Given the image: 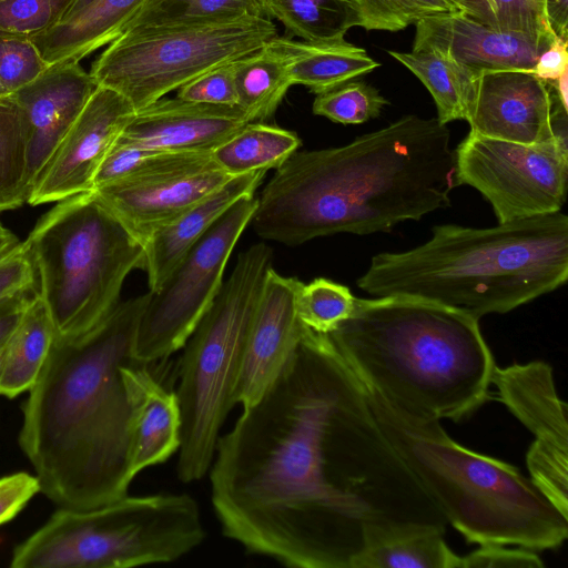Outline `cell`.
Listing matches in <instances>:
<instances>
[{
	"instance_id": "4dcf8cb0",
	"label": "cell",
	"mask_w": 568,
	"mask_h": 568,
	"mask_svg": "<svg viewBox=\"0 0 568 568\" xmlns=\"http://www.w3.org/2000/svg\"><path fill=\"white\" fill-rule=\"evenodd\" d=\"M245 16H264L260 0H145L125 24L122 33L130 30L196 24Z\"/></svg>"
},
{
	"instance_id": "7bdbcfd3",
	"label": "cell",
	"mask_w": 568,
	"mask_h": 568,
	"mask_svg": "<svg viewBox=\"0 0 568 568\" xmlns=\"http://www.w3.org/2000/svg\"><path fill=\"white\" fill-rule=\"evenodd\" d=\"M40 491L37 476L16 473L0 478V525L11 520Z\"/></svg>"
},
{
	"instance_id": "8fae6325",
	"label": "cell",
	"mask_w": 568,
	"mask_h": 568,
	"mask_svg": "<svg viewBox=\"0 0 568 568\" xmlns=\"http://www.w3.org/2000/svg\"><path fill=\"white\" fill-rule=\"evenodd\" d=\"M256 204L254 195L236 201L186 252L161 286L149 291L133 342L135 361H164L184 347L217 295L230 255Z\"/></svg>"
},
{
	"instance_id": "4fadbf2b",
	"label": "cell",
	"mask_w": 568,
	"mask_h": 568,
	"mask_svg": "<svg viewBox=\"0 0 568 568\" xmlns=\"http://www.w3.org/2000/svg\"><path fill=\"white\" fill-rule=\"evenodd\" d=\"M497 399L535 436L526 464L530 479L568 516L567 404L557 394L552 367L544 361L495 366Z\"/></svg>"
},
{
	"instance_id": "f546056e",
	"label": "cell",
	"mask_w": 568,
	"mask_h": 568,
	"mask_svg": "<svg viewBox=\"0 0 568 568\" xmlns=\"http://www.w3.org/2000/svg\"><path fill=\"white\" fill-rule=\"evenodd\" d=\"M268 19L280 21L293 36L307 42L345 40L358 27L354 0H260Z\"/></svg>"
},
{
	"instance_id": "ba28073f",
	"label": "cell",
	"mask_w": 568,
	"mask_h": 568,
	"mask_svg": "<svg viewBox=\"0 0 568 568\" xmlns=\"http://www.w3.org/2000/svg\"><path fill=\"white\" fill-rule=\"evenodd\" d=\"M271 266L272 248L264 243L241 252L184 345L175 390L181 417L176 473L182 483L202 479L211 468L220 430L235 405L245 343Z\"/></svg>"
},
{
	"instance_id": "ab89813d",
	"label": "cell",
	"mask_w": 568,
	"mask_h": 568,
	"mask_svg": "<svg viewBox=\"0 0 568 568\" xmlns=\"http://www.w3.org/2000/svg\"><path fill=\"white\" fill-rule=\"evenodd\" d=\"M234 62L211 69L186 82L178 89L176 98L190 102L237 106Z\"/></svg>"
},
{
	"instance_id": "277c9868",
	"label": "cell",
	"mask_w": 568,
	"mask_h": 568,
	"mask_svg": "<svg viewBox=\"0 0 568 568\" xmlns=\"http://www.w3.org/2000/svg\"><path fill=\"white\" fill-rule=\"evenodd\" d=\"M327 336L365 387L408 412L459 420L489 399L496 364L467 312L407 295L356 298Z\"/></svg>"
},
{
	"instance_id": "f907efd6",
	"label": "cell",
	"mask_w": 568,
	"mask_h": 568,
	"mask_svg": "<svg viewBox=\"0 0 568 568\" xmlns=\"http://www.w3.org/2000/svg\"><path fill=\"white\" fill-rule=\"evenodd\" d=\"M6 95H9V94L7 93V91L4 90V88L0 81V97H6Z\"/></svg>"
},
{
	"instance_id": "e0dca14e",
	"label": "cell",
	"mask_w": 568,
	"mask_h": 568,
	"mask_svg": "<svg viewBox=\"0 0 568 568\" xmlns=\"http://www.w3.org/2000/svg\"><path fill=\"white\" fill-rule=\"evenodd\" d=\"M300 282L272 266L267 271L234 389V402L243 408L254 404L274 383L306 329L295 306Z\"/></svg>"
},
{
	"instance_id": "d4e9b609",
	"label": "cell",
	"mask_w": 568,
	"mask_h": 568,
	"mask_svg": "<svg viewBox=\"0 0 568 568\" xmlns=\"http://www.w3.org/2000/svg\"><path fill=\"white\" fill-rule=\"evenodd\" d=\"M55 337L49 311L36 293L0 354V395L13 398L31 389Z\"/></svg>"
},
{
	"instance_id": "30bf717a",
	"label": "cell",
	"mask_w": 568,
	"mask_h": 568,
	"mask_svg": "<svg viewBox=\"0 0 568 568\" xmlns=\"http://www.w3.org/2000/svg\"><path fill=\"white\" fill-rule=\"evenodd\" d=\"M276 36L273 20L264 16L130 30L106 45L89 72L98 85L119 92L138 111Z\"/></svg>"
},
{
	"instance_id": "484cf974",
	"label": "cell",
	"mask_w": 568,
	"mask_h": 568,
	"mask_svg": "<svg viewBox=\"0 0 568 568\" xmlns=\"http://www.w3.org/2000/svg\"><path fill=\"white\" fill-rule=\"evenodd\" d=\"M445 529L410 525L367 538L351 568H458L459 557L446 544Z\"/></svg>"
},
{
	"instance_id": "3957f363",
	"label": "cell",
	"mask_w": 568,
	"mask_h": 568,
	"mask_svg": "<svg viewBox=\"0 0 568 568\" xmlns=\"http://www.w3.org/2000/svg\"><path fill=\"white\" fill-rule=\"evenodd\" d=\"M149 292L119 303L95 327L55 338L23 405L19 444L40 491L59 507L91 509L128 495L131 400L124 366Z\"/></svg>"
},
{
	"instance_id": "74e56055",
	"label": "cell",
	"mask_w": 568,
	"mask_h": 568,
	"mask_svg": "<svg viewBox=\"0 0 568 568\" xmlns=\"http://www.w3.org/2000/svg\"><path fill=\"white\" fill-rule=\"evenodd\" d=\"M74 0H0V33L33 38L57 24Z\"/></svg>"
},
{
	"instance_id": "6da1fadb",
	"label": "cell",
	"mask_w": 568,
	"mask_h": 568,
	"mask_svg": "<svg viewBox=\"0 0 568 568\" xmlns=\"http://www.w3.org/2000/svg\"><path fill=\"white\" fill-rule=\"evenodd\" d=\"M223 535L296 568H351L366 539L447 521L379 427L327 334L306 327L210 468Z\"/></svg>"
},
{
	"instance_id": "d590c367",
	"label": "cell",
	"mask_w": 568,
	"mask_h": 568,
	"mask_svg": "<svg viewBox=\"0 0 568 568\" xmlns=\"http://www.w3.org/2000/svg\"><path fill=\"white\" fill-rule=\"evenodd\" d=\"M389 102L379 91L363 82L347 81L316 94L313 113L342 124H359L377 118Z\"/></svg>"
},
{
	"instance_id": "ffe728a7",
	"label": "cell",
	"mask_w": 568,
	"mask_h": 568,
	"mask_svg": "<svg viewBox=\"0 0 568 568\" xmlns=\"http://www.w3.org/2000/svg\"><path fill=\"white\" fill-rule=\"evenodd\" d=\"M248 122L239 106L161 98L135 111L115 143L161 151L211 152Z\"/></svg>"
},
{
	"instance_id": "4316f807",
	"label": "cell",
	"mask_w": 568,
	"mask_h": 568,
	"mask_svg": "<svg viewBox=\"0 0 568 568\" xmlns=\"http://www.w3.org/2000/svg\"><path fill=\"white\" fill-rule=\"evenodd\" d=\"M277 37L234 62L237 106L250 122L271 118L292 87L287 58Z\"/></svg>"
},
{
	"instance_id": "b9f144b4",
	"label": "cell",
	"mask_w": 568,
	"mask_h": 568,
	"mask_svg": "<svg viewBox=\"0 0 568 568\" xmlns=\"http://www.w3.org/2000/svg\"><path fill=\"white\" fill-rule=\"evenodd\" d=\"M36 266L24 242L0 257V303L17 295L32 293Z\"/></svg>"
},
{
	"instance_id": "f1b7e54d",
	"label": "cell",
	"mask_w": 568,
	"mask_h": 568,
	"mask_svg": "<svg viewBox=\"0 0 568 568\" xmlns=\"http://www.w3.org/2000/svg\"><path fill=\"white\" fill-rule=\"evenodd\" d=\"M388 53L414 73L429 91L440 123L467 121L477 77L434 51Z\"/></svg>"
},
{
	"instance_id": "9c48e42d",
	"label": "cell",
	"mask_w": 568,
	"mask_h": 568,
	"mask_svg": "<svg viewBox=\"0 0 568 568\" xmlns=\"http://www.w3.org/2000/svg\"><path fill=\"white\" fill-rule=\"evenodd\" d=\"M205 537L189 494L124 496L91 509L60 507L12 554L13 568H128L174 561Z\"/></svg>"
},
{
	"instance_id": "d6a6232c",
	"label": "cell",
	"mask_w": 568,
	"mask_h": 568,
	"mask_svg": "<svg viewBox=\"0 0 568 568\" xmlns=\"http://www.w3.org/2000/svg\"><path fill=\"white\" fill-rule=\"evenodd\" d=\"M211 160V152L150 150L114 142L95 175L94 190L115 181L145 179L197 166Z\"/></svg>"
},
{
	"instance_id": "bcb514c9",
	"label": "cell",
	"mask_w": 568,
	"mask_h": 568,
	"mask_svg": "<svg viewBox=\"0 0 568 568\" xmlns=\"http://www.w3.org/2000/svg\"><path fill=\"white\" fill-rule=\"evenodd\" d=\"M545 16L555 37L568 39V0H545Z\"/></svg>"
},
{
	"instance_id": "836d02e7",
	"label": "cell",
	"mask_w": 568,
	"mask_h": 568,
	"mask_svg": "<svg viewBox=\"0 0 568 568\" xmlns=\"http://www.w3.org/2000/svg\"><path fill=\"white\" fill-rule=\"evenodd\" d=\"M459 11L498 31L527 34L550 44L556 38L545 16V0H452Z\"/></svg>"
},
{
	"instance_id": "1f68e13d",
	"label": "cell",
	"mask_w": 568,
	"mask_h": 568,
	"mask_svg": "<svg viewBox=\"0 0 568 568\" xmlns=\"http://www.w3.org/2000/svg\"><path fill=\"white\" fill-rule=\"evenodd\" d=\"M27 129L11 94L0 97V212L28 203Z\"/></svg>"
},
{
	"instance_id": "9a60e30c",
	"label": "cell",
	"mask_w": 568,
	"mask_h": 568,
	"mask_svg": "<svg viewBox=\"0 0 568 568\" xmlns=\"http://www.w3.org/2000/svg\"><path fill=\"white\" fill-rule=\"evenodd\" d=\"M134 113L122 94L98 85L37 179L28 203L59 202L93 192L102 162Z\"/></svg>"
},
{
	"instance_id": "52a82bcc",
	"label": "cell",
	"mask_w": 568,
	"mask_h": 568,
	"mask_svg": "<svg viewBox=\"0 0 568 568\" xmlns=\"http://www.w3.org/2000/svg\"><path fill=\"white\" fill-rule=\"evenodd\" d=\"M24 243L40 280L38 294L60 339L100 324L119 304L128 274L142 268L144 256V247L94 192L59 201Z\"/></svg>"
},
{
	"instance_id": "83f0119b",
	"label": "cell",
	"mask_w": 568,
	"mask_h": 568,
	"mask_svg": "<svg viewBox=\"0 0 568 568\" xmlns=\"http://www.w3.org/2000/svg\"><path fill=\"white\" fill-rule=\"evenodd\" d=\"M302 142L296 133L248 122L211 151V159L225 173L237 176L254 171L277 169Z\"/></svg>"
},
{
	"instance_id": "5b68a950",
	"label": "cell",
	"mask_w": 568,
	"mask_h": 568,
	"mask_svg": "<svg viewBox=\"0 0 568 568\" xmlns=\"http://www.w3.org/2000/svg\"><path fill=\"white\" fill-rule=\"evenodd\" d=\"M567 277L568 217L555 212L488 229L436 225L415 248L374 255L356 283L374 297L414 296L480 318L552 292Z\"/></svg>"
},
{
	"instance_id": "8992f818",
	"label": "cell",
	"mask_w": 568,
	"mask_h": 568,
	"mask_svg": "<svg viewBox=\"0 0 568 568\" xmlns=\"http://www.w3.org/2000/svg\"><path fill=\"white\" fill-rule=\"evenodd\" d=\"M365 389L388 442L447 524L468 542L535 551L562 545L568 516L517 467L463 447L448 436L439 419L403 409Z\"/></svg>"
},
{
	"instance_id": "2e32d148",
	"label": "cell",
	"mask_w": 568,
	"mask_h": 568,
	"mask_svg": "<svg viewBox=\"0 0 568 568\" xmlns=\"http://www.w3.org/2000/svg\"><path fill=\"white\" fill-rule=\"evenodd\" d=\"M231 178L207 163L145 179H124L93 192L144 247L150 239Z\"/></svg>"
},
{
	"instance_id": "7a4b0ae2",
	"label": "cell",
	"mask_w": 568,
	"mask_h": 568,
	"mask_svg": "<svg viewBox=\"0 0 568 568\" xmlns=\"http://www.w3.org/2000/svg\"><path fill=\"white\" fill-rule=\"evenodd\" d=\"M455 165L447 124L404 115L346 145L292 153L256 197L250 223L286 245L389 232L450 205Z\"/></svg>"
},
{
	"instance_id": "e575fe53",
	"label": "cell",
	"mask_w": 568,
	"mask_h": 568,
	"mask_svg": "<svg viewBox=\"0 0 568 568\" xmlns=\"http://www.w3.org/2000/svg\"><path fill=\"white\" fill-rule=\"evenodd\" d=\"M356 298L347 286L324 277L308 284L300 282L295 298L296 313L310 329L328 334L352 314Z\"/></svg>"
},
{
	"instance_id": "5bb4252c",
	"label": "cell",
	"mask_w": 568,
	"mask_h": 568,
	"mask_svg": "<svg viewBox=\"0 0 568 568\" xmlns=\"http://www.w3.org/2000/svg\"><path fill=\"white\" fill-rule=\"evenodd\" d=\"M467 122L470 133L486 138L568 145L567 108L547 82L525 70L478 75Z\"/></svg>"
},
{
	"instance_id": "cb8c5ba5",
	"label": "cell",
	"mask_w": 568,
	"mask_h": 568,
	"mask_svg": "<svg viewBox=\"0 0 568 568\" xmlns=\"http://www.w3.org/2000/svg\"><path fill=\"white\" fill-rule=\"evenodd\" d=\"M288 63L292 85L301 84L318 94L379 67L364 49L345 40L296 41L277 37Z\"/></svg>"
},
{
	"instance_id": "7402d4cb",
	"label": "cell",
	"mask_w": 568,
	"mask_h": 568,
	"mask_svg": "<svg viewBox=\"0 0 568 568\" xmlns=\"http://www.w3.org/2000/svg\"><path fill=\"white\" fill-rule=\"evenodd\" d=\"M266 171L231 178L174 222L155 233L144 246L142 270L151 292L156 291L179 261L236 201L254 195Z\"/></svg>"
},
{
	"instance_id": "603a6c76",
	"label": "cell",
	"mask_w": 568,
	"mask_h": 568,
	"mask_svg": "<svg viewBox=\"0 0 568 568\" xmlns=\"http://www.w3.org/2000/svg\"><path fill=\"white\" fill-rule=\"evenodd\" d=\"M144 1L93 0L31 40L50 65L80 62L116 39Z\"/></svg>"
},
{
	"instance_id": "44dd1931",
	"label": "cell",
	"mask_w": 568,
	"mask_h": 568,
	"mask_svg": "<svg viewBox=\"0 0 568 568\" xmlns=\"http://www.w3.org/2000/svg\"><path fill=\"white\" fill-rule=\"evenodd\" d=\"M153 363H131L123 375L131 400L130 475L166 462L180 447V408L151 368Z\"/></svg>"
},
{
	"instance_id": "7c38bea8",
	"label": "cell",
	"mask_w": 568,
	"mask_h": 568,
	"mask_svg": "<svg viewBox=\"0 0 568 568\" xmlns=\"http://www.w3.org/2000/svg\"><path fill=\"white\" fill-rule=\"evenodd\" d=\"M455 184L476 189L499 224L560 212L567 193L568 145L521 144L474 133L455 149Z\"/></svg>"
},
{
	"instance_id": "ee69618b",
	"label": "cell",
	"mask_w": 568,
	"mask_h": 568,
	"mask_svg": "<svg viewBox=\"0 0 568 568\" xmlns=\"http://www.w3.org/2000/svg\"><path fill=\"white\" fill-rule=\"evenodd\" d=\"M567 48V39L556 37L549 47L539 54L531 73L547 83L557 80L568 71Z\"/></svg>"
},
{
	"instance_id": "f6af8a7d",
	"label": "cell",
	"mask_w": 568,
	"mask_h": 568,
	"mask_svg": "<svg viewBox=\"0 0 568 568\" xmlns=\"http://www.w3.org/2000/svg\"><path fill=\"white\" fill-rule=\"evenodd\" d=\"M34 294L17 295L0 303V354Z\"/></svg>"
},
{
	"instance_id": "f35d334b",
	"label": "cell",
	"mask_w": 568,
	"mask_h": 568,
	"mask_svg": "<svg viewBox=\"0 0 568 568\" xmlns=\"http://www.w3.org/2000/svg\"><path fill=\"white\" fill-rule=\"evenodd\" d=\"M49 67L30 38L0 33V81L8 94L36 80Z\"/></svg>"
},
{
	"instance_id": "ac0fdd59",
	"label": "cell",
	"mask_w": 568,
	"mask_h": 568,
	"mask_svg": "<svg viewBox=\"0 0 568 568\" xmlns=\"http://www.w3.org/2000/svg\"><path fill=\"white\" fill-rule=\"evenodd\" d=\"M415 27L412 51L437 52L475 77L503 70L531 72L549 47L524 33L493 29L462 11L429 16Z\"/></svg>"
},
{
	"instance_id": "7dc6e473",
	"label": "cell",
	"mask_w": 568,
	"mask_h": 568,
	"mask_svg": "<svg viewBox=\"0 0 568 568\" xmlns=\"http://www.w3.org/2000/svg\"><path fill=\"white\" fill-rule=\"evenodd\" d=\"M19 243V239L0 222V257Z\"/></svg>"
},
{
	"instance_id": "d6986e66",
	"label": "cell",
	"mask_w": 568,
	"mask_h": 568,
	"mask_svg": "<svg viewBox=\"0 0 568 568\" xmlns=\"http://www.w3.org/2000/svg\"><path fill=\"white\" fill-rule=\"evenodd\" d=\"M97 87L80 62L67 61L51 64L40 77L11 94L26 123L31 191Z\"/></svg>"
},
{
	"instance_id": "8d00e7d4",
	"label": "cell",
	"mask_w": 568,
	"mask_h": 568,
	"mask_svg": "<svg viewBox=\"0 0 568 568\" xmlns=\"http://www.w3.org/2000/svg\"><path fill=\"white\" fill-rule=\"evenodd\" d=\"M358 27L365 30L399 31L422 19L459 9L452 0H354Z\"/></svg>"
},
{
	"instance_id": "60d3db41",
	"label": "cell",
	"mask_w": 568,
	"mask_h": 568,
	"mask_svg": "<svg viewBox=\"0 0 568 568\" xmlns=\"http://www.w3.org/2000/svg\"><path fill=\"white\" fill-rule=\"evenodd\" d=\"M544 561L535 550L507 545H479L459 557L458 568H542Z\"/></svg>"
},
{
	"instance_id": "c3c4849f",
	"label": "cell",
	"mask_w": 568,
	"mask_h": 568,
	"mask_svg": "<svg viewBox=\"0 0 568 568\" xmlns=\"http://www.w3.org/2000/svg\"><path fill=\"white\" fill-rule=\"evenodd\" d=\"M559 98L561 104L567 108L568 98V71L564 72L557 80L549 82Z\"/></svg>"
},
{
	"instance_id": "681fc988",
	"label": "cell",
	"mask_w": 568,
	"mask_h": 568,
	"mask_svg": "<svg viewBox=\"0 0 568 568\" xmlns=\"http://www.w3.org/2000/svg\"><path fill=\"white\" fill-rule=\"evenodd\" d=\"M93 0H74V2L72 3L70 10L68 11V13L70 12H73V11H77V10H80L82 9L83 7L88 6L90 2H92ZM67 13V14H68Z\"/></svg>"
}]
</instances>
